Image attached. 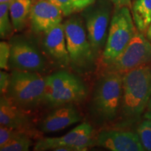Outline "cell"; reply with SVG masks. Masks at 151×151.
I'll use <instances>...</instances> for the list:
<instances>
[{"mask_svg": "<svg viewBox=\"0 0 151 151\" xmlns=\"http://www.w3.org/2000/svg\"><path fill=\"white\" fill-rule=\"evenodd\" d=\"M122 74L104 71L94 86L90 102V111L96 121H113L121 106Z\"/></svg>", "mask_w": 151, "mask_h": 151, "instance_id": "6da1fadb", "label": "cell"}, {"mask_svg": "<svg viewBox=\"0 0 151 151\" xmlns=\"http://www.w3.org/2000/svg\"><path fill=\"white\" fill-rule=\"evenodd\" d=\"M151 97V68L142 65L122 74L121 111L128 119L142 114Z\"/></svg>", "mask_w": 151, "mask_h": 151, "instance_id": "7a4b0ae2", "label": "cell"}, {"mask_svg": "<svg viewBox=\"0 0 151 151\" xmlns=\"http://www.w3.org/2000/svg\"><path fill=\"white\" fill-rule=\"evenodd\" d=\"M69 67L79 75H87L94 70L97 59L88 37L83 20L73 16L64 23Z\"/></svg>", "mask_w": 151, "mask_h": 151, "instance_id": "3957f363", "label": "cell"}, {"mask_svg": "<svg viewBox=\"0 0 151 151\" xmlns=\"http://www.w3.org/2000/svg\"><path fill=\"white\" fill-rule=\"evenodd\" d=\"M46 78L39 72L13 70L5 94L20 108L30 111L43 101Z\"/></svg>", "mask_w": 151, "mask_h": 151, "instance_id": "277c9868", "label": "cell"}, {"mask_svg": "<svg viewBox=\"0 0 151 151\" xmlns=\"http://www.w3.org/2000/svg\"><path fill=\"white\" fill-rule=\"evenodd\" d=\"M88 90L79 77L60 71L46 77L43 101L52 107L83 101Z\"/></svg>", "mask_w": 151, "mask_h": 151, "instance_id": "5b68a950", "label": "cell"}, {"mask_svg": "<svg viewBox=\"0 0 151 151\" xmlns=\"http://www.w3.org/2000/svg\"><path fill=\"white\" fill-rule=\"evenodd\" d=\"M134 24L130 9L127 7L115 8L106 43L100 58L104 67L116 59L130 42L137 32Z\"/></svg>", "mask_w": 151, "mask_h": 151, "instance_id": "8992f818", "label": "cell"}, {"mask_svg": "<svg viewBox=\"0 0 151 151\" xmlns=\"http://www.w3.org/2000/svg\"><path fill=\"white\" fill-rule=\"evenodd\" d=\"M112 2L109 0H96L81 11L88 37L97 60L103 53L111 23Z\"/></svg>", "mask_w": 151, "mask_h": 151, "instance_id": "52a82bcc", "label": "cell"}, {"mask_svg": "<svg viewBox=\"0 0 151 151\" xmlns=\"http://www.w3.org/2000/svg\"><path fill=\"white\" fill-rule=\"evenodd\" d=\"M9 67L13 70L41 72L46 69L44 56L31 39L23 35L11 38Z\"/></svg>", "mask_w": 151, "mask_h": 151, "instance_id": "ba28073f", "label": "cell"}, {"mask_svg": "<svg viewBox=\"0 0 151 151\" xmlns=\"http://www.w3.org/2000/svg\"><path fill=\"white\" fill-rule=\"evenodd\" d=\"M151 60V43L141 32H137L130 42L104 71L118 72L123 74Z\"/></svg>", "mask_w": 151, "mask_h": 151, "instance_id": "9c48e42d", "label": "cell"}, {"mask_svg": "<svg viewBox=\"0 0 151 151\" xmlns=\"http://www.w3.org/2000/svg\"><path fill=\"white\" fill-rule=\"evenodd\" d=\"M92 126L83 122L65 135L57 138L41 139L35 145L34 150L37 151H83L92 144Z\"/></svg>", "mask_w": 151, "mask_h": 151, "instance_id": "30bf717a", "label": "cell"}, {"mask_svg": "<svg viewBox=\"0 0 151 151\" xmlns=\"http://www.w3.org/2000/svg\"><path fill=\"white\" fill-rule=\"evenodd\" d=\"M43 50L52 65L60 69L69 67L64 24H57L43 32Z\"/></svg>", "mask_w": 151, "mask_h": 151, "instance_id": "8fae6325", "label": "cell"}, {"mask_svg": "<svg viewBox=\"0 0 151 151\" xmlns=\"http://www.w3.org/2000/svg\"><path fill=\"white\" fill-rule=\"evenodd\" d=\"M61 9L48 0H34L29 14L31 28L35 33H43L61 23Z\"/></svg>", "mask_w": 151, "mask_h": 151, "instance_id": "7c38bea8", "label": "cell"}, {"mask_svg": "<svg viewBox=\"0 0 151 151\" xmlns=\"http://www.w3.org/2000/svg\"><path fill=\"white\" fill-rule=\"evenodd\" d=\"M97 145L112 151L145 150L137 134L129 131L108 129L98 134Z\"/></svg>", "mask_w": 151, "mask_h": 151, "instance_id": "4fadbf2b", "label": "cell"}, {"mask_svg": "<svg viewBox=\"0 0 151 151\" xmlns=\"http://www.w3.org/2000/svg\"><path fill=\"white\" fill-rule=\"evenodd\" d=\"M26 111L17 106L6 95L0 99V125L19 130L29 134L32 124Z\"/></svg>", "mask_w": 151, "mask_h": 151, "instance_id": "5bb4252c", "label": "cell"}, {"mask_svg": "<svg viewBox=\"0 0 151 151\" xmlns=\"http://www.w3.org/2000/svg\"><path fill=\"white\" fill-rule=\"evenodd\" d=\"M81 117L77 109L71 104L56 107L43 119L40 129L44 133L61 131L81 121Z\"/></svg>", "mask_w": 151, "mask_h": 151, "instance_id": "9a60e30c", "label": "cell"}, {"mask_svg": "<svg viewBox=\"0 0 151 151\" xmlns=\"http://www.w3.org/2000/svg\"><path fill=\"white\" fill-rule=\"evenodd\" d=\"M33 2L34 0H13L11 2L9 12L15 31H21L25 27Z\"/></svg>", "mask_w": 151, "mask_h": 151, "instance_id": "2e32d148", "label": "cell"}, {"mask_svg": "<svg viewBox=\"0 0 151 151\" xmlns=\"http://www.w3.org/2000/svg\"><path fill=\"white\" fill-rule=\"evenodd\" d=\"M137 29L143 32L151 24V0H135L132 7Z\"/></svg>", "mask_w": 151, "mask_h": 151, "instance_id": "e0dca14e", "label": "cell"}, {"mask_svg": "<svg viewBox=\"0 0 151 151\" xmlns=\"http://www.w3.org/2000/svg\"><path fill=\"white\" fill-rule=\"evenodd\" d=\"M32 144L29 134H22L0 147L1 151H27Z\"/></svg>", "mask_w": 151, "mask_h": 151, "instance_id": "ac0fdd59", "label": "cell"}, {"mask_svg": "<svg viewBox=\"0 0 151 151\" xmlns=\"http://www.w3.org/2000/svg\"><path fill=\"white\" fill-rule=\"evenodd\" d=\"M11 3H1L0 4V35L1 38H7L12 34L13 24L11 23L10 8Z\"/></svg>", "mask_w": 151, "mask_h": 151, "instance_id": "d6986e66", "label": "cell"}, {"mask_svg": "<svg viewBox=\"0 0 151 151\" xmlns=\"http://www.w3.org/2000/svg\"><path fill=\"white\" fill-rule=\"evenodd\" d=\"M137 134L145 150L151 151V119L146 118L139 124Z\"/></svg>", "mask_w": 151, "mask_h": 151, "instance_id": "ffe728a7", "label": "cell"}, {"mask_svg": "<svg viewBox=\"0 0 151 151\" xmlns=\"http://www.w3.org/2000/svg\"><path fill=\"white\" fill-rule=\"evenodd\" d=\"M24 132L1 126L0 127V147L4 146L14 138L22 134ZM27 134V133H25Z\"/></svg>", "mask_w": 151, "mask_h": 151, "instance_id": "44dd1931", "label": "cell"}, {"mask_svg": "<svg viewBox=\"0 0 151 151\" xmlns=\"http://www.w3.org/2000/svg\"><path fill=\"white\" fill-rule=\"evenodd\" d=\"M10 58V45L9 43L1 41L0 43V67L3 70H7L9 68Z\"/></svg>", "mask_w": 151, "mask_h": 151, "instance_id": "7402d4cb", "label": "cell"}, {"mask_svg": "<svg viewBox=\"0 0 151 151\" xmlns=\"http://www.w3.org/2000/svg\"><path fill=\"white\" fill-rule=\"evenodd\" d=\"M61 9L65 16H69L75 12L71 0H48Z\"/></svg>", "mask_w": 151, "mask_h": 151, "instance_id": "603a6c76", "label": "cell"}, {"mask_svg": "<svg viewBox=\"0 0 151 151\" xmlns=\"http://www.w3.org/2000/svg\"><path fill=\"white\" fill-rule=\"evenodd\" d=\"M11 74L5 71H1L0 72V91L1 95H5L8 90L9 85L10 83Z\"/></svg>", "mask_w": 151, "mask_h": 151, "instance_id": "cb8c5ba5", "label": "cell"}, {"mask_svg": "<svg viewBox=\"0 0 151 151\" xmlns=\"http://www.w3.org/2000/svg\"><path fill=\"white\" fill-rule=\"evenodd\" d=\"M75 12L82 11L92 4L96 0H71Z\"/></svg>", "mask_w": 151, "mask_h": 151, "instance_id": "d4e9b609", "label": "cell"}, {"mask_svg": "<svg viewBox=\"0 0 151 151\" xmlns=\"http://www.w3.org/2000/svg\"><path fill=\"white\" fill-rule=\"evenodd\" d=\"M111 1L115 8H122V7H127L130 9H132V0H109Z\"/></svg>", "mask_w": 151, "mask_h": 151, "instance_id": "484cf974", "label": "cell"}, {"mask_svg": "<svg viewBox=\"0 0 151 151\" xmlns=\"http://www.w3.org/2000/svg\"><path fill=\"white\" fill-rule=\"evenodd\" d=\"M147 108H148V109H147V112L145 115V118L151 119V97L149 100L148 105H147Z\"/></svg>", "mask_w": 151, "mask_h": 151, "instance_id": "4316f807", "label": "cell"}, {"mask_svg": "<svg viewBox=\"0 0 151 151\" xmlns=\"http://www.w3.org/2000/svg\"><path fill=\"white\" fill-rule=\"evenodd\" d=\"M147 37H148L149 40L151 41V24L147 29Z\"/></svg>", "mask_w": 151, "mask_h": 151, "instance_id": "83f0119b", "label": "cell"}, {"mask_svg": "<svg viewBox=\"0 0 151 151\" xmlns=\"http://www.w3.org/2000/svg\"><path fill=\"white\" fill-rule=\"evenodd\" d=\"M13 0H0V4L1 3H11Z\"/></svg>", "mask_w": 151, "mask_h": 151, "instance_id": "f1b7e54d", "label": "cell"}]
</instances>
